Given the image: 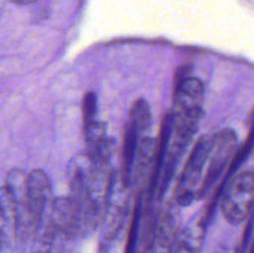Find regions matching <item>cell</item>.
<instances>
[{
	"instance_id": "obj_1",
	"label": "cell",
	"mask_w": 254,
	"mask_h": 253,
	"mask_svg": "<svg viewBox=\"0 0 254 253\" xmlns=\"http://www.w3.org/2000/svg\"><path fill=\"white\" fill-rule=\"evenodd\" d=\"M202 82L191 74L188 66L183 67L176 77L173 109L170 112L171 133L168 155L174 160H181L197 131L202 116Z\"/></svg>"
},
{
	"instance_id": "obj_2",
	"label": "cell",
	"mask_w": 254,
	"mask_h": 253,
	"mask_svg": "<svg viewBox=\"0 0 254 253\" xmlns=\"http://www.w3.org/2000/svg\"><path fill=\"white\" fill-rule=\"evenodd\" d=\"M150 126V108L148 102L138 99L134 102L129 113L128 123L126 126L123 148H122L121 180L123 186H130L133 180L134 165L138 155L139 145L146 135Z\"/></svg>"
},
{
	"instance_id": "obj_3",
	"label": "cell",
	"mask_w": 254,
	"mask_h": 253,
	"mask_svg": "<svg viewBox=\"0 0 254 253\" xmlns=\"http://www.w3.org/2000/svg\"><path fill=\"white\" fill-rule=\"evenodd\" d=\"M218 195L221 212L231 225L242 222L254 203V171H242L225 181Z\"/></svg>"
},
{
	"instance_id": "obj_4",
	"label": "cell",
	"mask_w": 254,
	"mask_h": 253,
	"mask_svg": "<svg viewBox=\"0 0 254 253\" xmlns=\"http://www.w3.org/2000/svg\"><path fill=\"white\" fill-rule=\"evenodd\" d=\"M208 148H210V139L201 136L191 150L176 183L175 201L178 206H189L195 200H198Z\"/></svg>"
},
{
	"instance_id": "obj_5",
	"label": "cell",
	"mask_w": 254,
	"mask_h": 253,
	"mask_svg": "<svg viewBox=\"0 0 254 253\" xmlns=\"http://www.w3.org/2000/svg\"><path fill=\"white\" fill-rule=\"evenodd\" d=\"M237 148V135L232 129H223L210 139L205 174L201 184L198 198L205 197L206 193L213 188L216 181L222 175L226 166L231 163Z\"/></svg>"
},
{
	"instance_id": "obj_6",
	"label": "cell",
	"mask_w": 254,
	"mask_h": 253,
	"mask_svg": "<svg viewBox=\"0 0 254 253\" xmlns=\"http://www.w3.org/2000/svg\"><path fill=\"white\" fill-rule=\"evenodd\" d=\"M178 212L173 205H168L156 213L146 231L148 253H171L178 238Z\"/></svg>"
},
{
	"instance_id": "obj_7",
	"label": "cell",
	"mask_w": 254,
	"mask_h": 253,
	"mask_svg": "<svg viewBox=\"0 0 254 253\" xmlns=\"http://www.w3.org/2000/svg\"><path fill=\"white\" fill-rule=\"evenodd\" d=\"M26 179V171L21 170V169H12L6 174L4 185L11 196L15 211H16L19 241H24L27 237H31L32 231H34L31 215H30Z\"/></svg>"
},
{
	"instance_id": "obj_8",
	"label": "cell",
	"mask_w": 254,
	"mask_h": 253,
	"mask_svg": "<svg viewBox=\"0 0 254 253\" xmlns=\"http://www.w3.org/2000/svg\"><path fill=\"white\" fill-rule=\"evenodd\" d=\"M26 186L32 228L35 231L40 221L51 212L52 202H54L51 183H50L49 176L44 170L34 169L30 173H27ZM34 231H32V233H34Z\"/></svg>"
},
{
	"instance_id": "obj_9",
	"label": "cell",
	"mask_w": 254,
	"mask_h": 253,
	"mask_svg": "<svg viewBox=\"0 0 254 253\" xmlns=\"http://www.w3.org/2000/svg\"><path fill=\"white\" fill-rule=\"evenodd\" d=\"M83 135L86 155L94 163H109L111 141L106 126L98 118L83 121Z\"/></svg>"
},
{
	"instance_id": "obj_10",
	"label": "cell",
	"mask_w": 254,
	"mask_h": 253,
	"mask_svg": "<svg viewBox=\"0 0 254 253\" xmlns=\"http://www.w3.org/2000/svg\"><path fill=\"white\" fill-rule=\"evenodd\" d=\"M19 241V228L14 202L5 186L0 188V253H11Z\"/></svg>"
},
{
	"instance_id": "obj_11",
	"label": "cell",
	"mask_w": 254,
	"mask_h": 253,
	"mask_svg": "<svg viewBox=\"0 0 254 253\" xmlns=\"http://www.w3.org/2000/svg\"><path fill=\"white\" fill-rule=\"evenodd\" d=\"M206 225L202 221L188 226L180 231L171 253H201Z\"/></svg>"
},
{
	"instance_id": "obj_12",
	"label": "cell",
	"mask_w": 254,
	"mask_h": 253,
	"mask_svg": "<svg viewBox=\"0 0 254 253\" xmlns=\"http://www.w3.org/2000/svg\"><path fill=\"white\" fill-rule=\"evenodd\" d=\"M56 233L57 231L52 220V213L50 212L46 217L40 221L32 233V245L30 253H50Z\"/></svg>"
},
{
	"instance_id": "obj_13",
	"label": "cell",
	"mask_w": 254,
	"mask_h": 253,
	"mask_svg": "<svg viewBox=\"0 0 254 253\" xmlns=\"http://www.w3.org/2000/svg\"><path fill=\"white\" fill-rule=\"evenodd\" d=\"M98 118V101L93 92H88L84 94L82 102V121Z\"/></svg>"
},
{
	"instance_id": "obj_14",
	"label": "cell",
	"mask_w": 254,
	"mask_h": 253,
	"mask_svg": "<svg viewBox=\"0 0 254 253\" xmlns=\"http://www.w3.org/2000/svg\"><path fill=\"white\" fill-rule=\"evenodd\" d=\"M15 4H19V5H26V4H32V2H36L39 0H12Z\"/></svg>"
}]
</instances>
